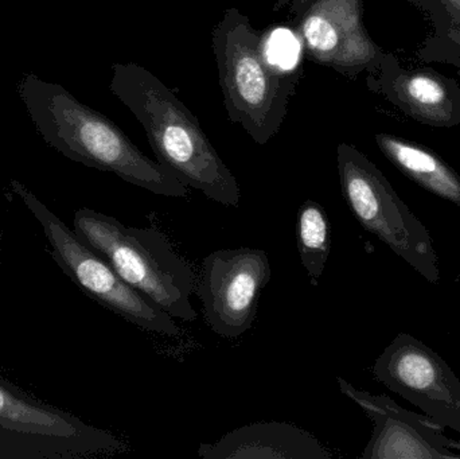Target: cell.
Listing matches in <instances>:
<instances>
[{
	"label": "cell",
	"mask_w": 460,
	"mask_h": 459,
	"mask_svg": "<svg viewBox=\"0 0 460 459\" xmlns=\"http://www.w3.org/2000/svg\"><path fill=\"white\" fill-rule=\"evenodd\" d=\"M18 94L40 137L70 161L112 172L158 196L186 199L188 186L148 158L111 119L81 102L65 86L24 73Z\"/></svg>",
	"instance_id": "1"
},
{
	"label": "cell",
	"mask_w": 460,
	"mask_h": 459,
	"mask_svg": "<svg viewBox=\"0 0 460 459\" xmlns=\"http://www.w3.org/2000/svg\"><path fill=\"white\" fill-rule=\"evenodd\" d=\"M110 91L137 118L159 163L183 185L237 207L241 189L182 100L158 75L134 62L113 64Z\"/></svg>",
	"instance_id": "2"
},
{
	"label": "cell",
	"mask_w": 460,
	"mask_h": 459,
	"mask_svg": "<svg viewBox=\"0 0 460 459\" xmlns=\"http://www.w3.org/2000/svg\"><path fill=\"white\" fill-rule=\"evenodd\" d=\"M212 49L229 120L257 145H267L286 121L299 72L270 59L267 35L235 7L213 29Z\"/></svg>",
	"instance_id": "3"
},
{
	"label": "cell",
	"mask_w": 460,
	"mask_h": 459,
	"mask_svg": "<svg viewBox=\"0 0 460 459\" xmlns=\"http://www.w3.org/2000/svg\"><path fill=\"white\" fill-rule=\"evenodd\" d=\"M73 224L75 234L127 285L174 320H197L190 301L197 285L193 267L174 250L164 232L127 226L115 217L88 207L75 213Z\"/></svg>",
	"instance_id": "4"
},
{
	"label": "cell",
	"mask_w": 460,
	"mask_h": 459,
	"mask_svg": "<svg viewBox=\"0 0 460 459\" xmlns=\"http://www.w3.org/2000/svg\"><path fill=\"white\" fill-rule=\"evenodd\" d=\"M10 188L42 226L59 269L89 298L143 331L164 337H180L182 334L174 318L147 296L127 285L99 253L89 248L23 183L13 180Z\"/></svg>",
	"instance_id": "5"
},
{
	"label": "cell",
	"mask_w": 460,
	"mask_h": 459,
	"mask_svg": "<svg viewBox=\"0 0 460 459\" xmlns=\"http://www.w3.org/2000/svg\"><path fill=\"white\" fill-rule=\"evenodd\" d=\"M337 163L343 197L357 221L429 279H437L429 234L400 201L383 172L348 143L338 145Z\"/></svg>",
	"instance_id": "6"
},
{
	"label": "cell",
	"mask_w": 460,
	"mask_h": 459,
	"mask_svg": "<svg viewBox=\"0 0 460 459\" xmlns=\"http://www.w3.org/2000/svg\"><path fill=\"white\" fill-rule=\"evenodd\" d=\"M270 278L265 251L237 248L209 253L196 285L209 328L224 339H238L251 331Z\"/></svg>",
	"instance_id": "7"
},
{
	"label": "cell",
	"mask_w": 460,
	"mask_h": 459,
	"mask_svg": "<svg viewBox=\"0 0 460 459\" xmlns=\"http://www.w3.org/2000/svg\"><path fill=\"white\" fill-rule=\"evenodd\" d=\"M296 31L310 61L345 77L376 72L386 56L365 27L362 0H313Z\"/></svg>",
	"instance_id": "8"
},
{
	"label": "cell",
	"mask_w": 460,
	"mask_h": 459,
	"mask_svg": "<svg viewBox=\"0 0 460 459\" xmlns=\"http://www.w3.org/2000/svg\"><path fill=\"white\" fill-rule=\"evenodd\" d=\"M367 84L419 123L443 128L460 124L459 84L431 67H404L386 53L380 67L367 73Z\"/></svg>",
	"instance_id": "9"
},
{
	"label": "cell",
	"mask_w": 460,
	"mask_h": 459,
	"mask_svg": "<svg viewBox=\"0 0 460 459\" xmlns=\"http://www.w3.org/2000/svg\"><path fill=\"white\" fill-rule=\"evenodd\" d=\"M204 459H330L316 437L283 422H259L235 428L215 444H201Z\"/></svg>",
	"instance_id": "10"
},
{
	"label": "cell",
	"mask_w": 460,
	"mask_h": 459,
	"mask_svg": "<svg viewBox=\"0 0 460 459\" xmlns=\"http://www.w3.org/2000/svg\"><path fill=\"white\" fill-rule=\"evenodd\" d=\"M376 143L400 172L460 207V177L434 151L391 134L376 135Z\"/></svg>",
	"instance_id": "11"
},
{
	"label": "cell",
	"mask_w": 460,
	"mask_h": 459,
	"mask_svg": "<svg viewBox=\"0 0 460 459\" xmlns=\"http://www.w3.org/2000/svg\"><path fill=\"white\" fill-rule=\"evenodd\" d=\"M0 428L31 436L75 438L84 426L75 418L32 401L0 382Z\"/></svg>",
	"instance_id": "12"
},
{
	"label": "cell",
	"mask_w": 460,
	"mask_h": 459,
	"mask_svg": "<svg viewBox=\"0 0 460 459\" xmlns=\"http://www.w3.org/2000/svg\"><path fill=\"white\" fill-rule=\"evenodd\" d=\"M296 247L303 269L318 286L332 251V226L326 210L313 199L303 202L296 216Z\"/></svg>",
	"instance_id": "13"
},
{
	"label": "cell",
	"mask_w": 460,
	"mask_h": 459,
	"mask_svg": "<svg viewBox=\"0 0 460 459\" xmlns=\"http://www.w3.org/2000/svg\"><path fill=\"white\" fill-rule=\"evenodd\" d=\"M423 62H440L460 70V30L434 34L423 43L418 53Z\"/></svg>",
	"instance_id": "14"
},
{
	"label": "cell",
	"mask_w": 460,
	"mask_h": 459,
	"mask_svg": "<svg viewBox=\"0 0 460 459\" xmlns=\"http://www.w3.org/2000/svg\"><path fill=\"white\" fill-rule=\"evenodd\" d=\"M410 3L429 15L434 34L460 30V0H410Z\"/></svg>",
	"instance_id": "15"
},
{
	"label": "cell",
	"mask_w": 460,
	"mask_h": 459,
	"mask_svg": "<svg viewBox=\"0 0 460 459\" xmlns=\"http://www.w3.org/2000/svg\"><path fill=\"white\" fill-rule=\"evenodd\" d=\"M267 49L270 59L279 66L295 69L299 46L296 38L292 37L291 32L280 30L272 37H267Z\"/></svg>",
	"instance_id": "16"
},
{
	"label": "cell",
	"mask_w": 460,
	"mask_h": 459,
	"mask_svg": "<svg viewBox=\"0 0 460 459\" xmlns=\"http://www.w3.org/2000/svg\"><path fill=\"white\" fill-rule=\"evenodd\" d=\"M311 3L313 0H276L275 10L280 11L287 8L289 13L299 16Z\"/></svg>",
	"instance_id": "17"
}]
</instances>
